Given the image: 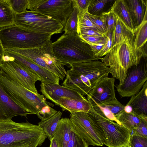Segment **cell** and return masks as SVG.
<instances>
[{"label":"cell","instance_id":"obj_1","mask_svg":"<svg viewBox=\"0 0 147 147\" xmlns=\"http://www.w3.org/2000/svg\"><path fill=\"white\" fill-rule=\"evenodd\" d=\"M134 36L124 38L113 46L101 61L109 67L112 77L118 80L119 85L122 84L128 69L137 65L142 59L146 57L144 50L137 51L134 46Z\"/></svg>","mask_w":147,"mask_h":147},{"label":"cell","instance_id":"obj_2","mask_svg":"<svg viewBox=\"0 0 147 147\" xmlns=\"http://www.w3.org/2000/svg\"><path fill=\"white\" fill-rule=\"evenodd\" d=\"M63 86L87 95L101 79L108 77L109 67L98 60L69 65Z\"/></svg>","mask_w":147,"mask_h":147},{"label":"cell","instance_id":"obj_3","mask_svg":"<svg viewBox=\"0 0 147 147\" xmlns=\"http://www.w3.org/2000/svg\"><path fill=\"white\" fill-rule=\"evenodd\" d=\"M47 137L38 125L12 120L0 121V147H37Z\"/></svg>","mask_w":147,"mask_h":147},{"label":"cell","instance_id":"obj_4","mask_svg":"<svg viewBox=\"0 0 147 147\" xmlns=\"http://www.w3.org/2000/svg\"><path fill=\"white\" fill-rule=\"evenodd\" d=\"M52 48L55 57L65 65L98 60L90 45L77 33H64L53 42Z\"/></svg>","mask_w":147,"mask_h":147},{"label":"cell","instance_id":"obj_5","mask_svg":"<svg viewBox=\"0 0 147 147\" xmlns=\"http://www.w3.org/2000/svg\"><path fill=\"white\" fill-rule=\"evenodd\" d=\"M88 113L104 145L108 147H128L130 131L107 118L98 105L91 106Z\"/></svg>","mask_w":147,"mask_h":147},{"label":"cell","instance_id":"obj_6","mask_svg":"<svg viewBox=\"0 0 147 147\" xmlns=\"http://www.w3.org/2000/svg\"><path fill=\"white\" fill-rule=\"evenodd\" d=\"M0 84L15 103L32 114L37 115L46 106H54L53 104L46 100L43 95L32 92L2 70L0 74Z\"/></svg>","mask_w":147,"mask_h":147},{"label":"cell","instance_id":"obj_7","mask_svg":"<svg viewBox=\"0 0 147 147\" xmlns=\"http://www.w3.org/2000/svg\"><path fill=\"white\" fill-rule=\"evenodd\" d=\"M52 36L28 30L14 24L0 29V38L4 50L40 47L50 40Z\"/></svg>","mask_w":147,"mask_h":147},{"label":"cell","instance_id":"obj_8","mask_svg":"<svg viewBox=\"0 0 147 147\" xmlns=\"http://www.w3.org/2000/svg\"><path fill=\"white\" fill-rule=\"evenodd\" d=\"M51 40L40 47L27 49H5L16 53L30 59L40 66L57 76L60 80L65 77L66 71L64 64L55 57Z\"/></svg>","mask_w":147,"mask_h":147},{"label":"cell","instance_id":"obj_9","mask_svg":"<svg viewBox=\"0 0 147 147\" xmlns=\"http://www.w3.org/2000/svg\"><path fill=\"white\" fill-rule=\"evenodd\" d=\"M14 24L28 30L52 35L61 33L64 28L60 23L51 18L37 11L28 10L15 13Z\"/></svg>","mask_w":147,"mask_h":147},{"label":"cell","instance_id":"obj_10","mask_svg":"<svg viewBox=\"0 0 147 147\" xmlns=\"http://www.w3.org/2000/svg\"><path fill=\"white\" fill-rule=\"evenodd\" d=\"M27 0V9L51 18L64 27L74 7L72 0Z\"/></svg>","mask_w":147,"mask_h":147},{"label":"cell","instance_id":"obj_11","mask_svg":"<svg viewBox=\"0 0 147 147\" xmlns=\"http://www.w3.org/2000/svg\"><path fill=\"white\" fill-rule=\"evenodd\" d=\"M146 57L142 58L137 65L127 70L123 83L115 85L121 98L131 97L138 93L147 80V62Z\"/></svg>","mask_w":147,"mask_h":147},{"label":"cell","instance_id":"obj_12","mask_svg":"<svg viewBox=\"0 0 147 147\" xmlns=\"http://www.w3.org/2000/svg\"><path fill=\"white\" fill-rule=\"evenodd\" d=\"M1 70L22 86L32 92L38 93L35 83L41 81L37 75L32 73L13 60L3 61L0 64Z\"/></svg>","mask_w":147,"mask_h":147},{"label":"cell","instance_id":"obj_13","mask_svg":"<svg viewBox=\"0 0 147 147\" xmlns=\"http://www.w3.org/2000/svg\"><path fill=\"white\" fill-rule=\"evenodd\" d=\"M69 119L74 129L89 145L103 146L88 113L80 112L71 113Z\"/></svg>","mask_w":147,"mask_h":147},{"label":"cell","instance_id":"obj_14","mask_svg":"<svg viewBox=\"0 0 147 147\" xmlns=\"http://www.w3.org/2000/svg\"><path fill=\"white\" fill-rule=\"evenodd\" d=\"M115 79L108 77L100 80L87 95L91 106L99 105L116 98L114 84Z\"/></svg>","mask_w":147,"mask_h":147},{"label":"cell","instance_id":"obj_15","mask_svg":"<svg viewBox=\"0 0 147 147\" xmlns=\"http://www.w3.org/2000/svg\"><path fill=\"white\" fill-rule=\"evenodd\" d=\"M5 50V55L12 57L15 62L38 76L41 82L59 84L60 78L52 73L25 57L7 50Z\"/></svg>","mask_w":147,"mask_h":147},{"label":"cell","instance_id":"obj_16","mask_svg":"<svg viewBox=\"0 0 147 147\" xmlns=\"http://www.w3.org/2000/svg\"><path fill=\"white\" fill-rule=\"evenodd\" d=\"M40 91L47 98L55 104L61 98H65L76 100L86 98L77 91L59 84L41 82Z\"/></svg>","mask_w":147,"mask_h":147},{"label":"cell","instance_id":"obj_17","mask_svg":"<svg viewBox=\"0 0 147 147\" xmlns=\"http://www.w3.org/2000/svg\"><path fill=\"white\" fill-rule=\"evenodd\" d=\"M32 114L21 107L9 97L0 84V121L11 120L17 116L26 117Z\"/></svg>","mask_w":147,"mask_h":147},{"label":"cell","instance_id":"obj_18","mask_svg":"<svg viewBox=\"0 0 147 147\" xmlns=\"http://www.w3.org/2000/svg\"><path fill=\"white\" fill-rule=\"evenodd\" d=\"M110 10L119 18L134 35L136 28L133 22L125 0L115 1Z\"/></svg>","mask_w":147,"mask_h":147},{"label":"cell","instance_id":"obj_19","mask_svg":"<svg viewBox=\"0 0 147 147\" xmlns=\"http://www.w3.org/2000/svg\"><path fill=\"white\" fill-rule=\"evenodd\" d=\"M126 105L130 106L132 112L143 117H147V82L137 94L131 97Z\"/></svg>","mask_w":147,"mask_h":147},{"label":"cell","instance_id":"obj_20","mask_svg":"<svg viewBox=\"0 0 147 147\" xmlns=\"http://www.w3.org/2000/svg\"><path fill=\"white\" fill-rule=\"evenodd\" d=\"M55 104L60 107L63 111H67L71 114L80 112L88 113L91 108L90 103L86 98L82 100L61 98Z\"/></svg>","mask_w":147,"mask_h":147},{"label":"cell","instance_id":"obj_21","mask_svg":"<svg viewBox=\"0 0 147 147\" xmlns=\"http://www.w3.org/2000/svg\"><path fill=\"white\" fill-rule=\"evenodd\" d=\"M73 128V125L69 118H64L60 120L53 136L59 147H66Z\"/></svg>","mask_w":147,"mask_h":147},{"label":"cell","instance_id":"obj_22","mask_svg":"<svg viewBox=\"0 0 147 147\" xmlns=\"http://www.w3.org/2000/svg\"><path fill=\"white\" fill-rule=\"evenodd\" d=\"M134 24L136 28L142 23L147 13V1L143 0H126Z\"/></svg>","mask_w":147,"mask_h":147},{"label":"cell","instance_id":"obj_23","mask_svg":"<svg viewBox=\"0 0 147 147\" xmlns=\"http://www.w3.org/2000/svg\"><path fill=\"white\" fill-rule=\"evenodd\" d=\"M15 13L9 0H0V29L14 24Z\"/></svg>","mask_w":147,"mask_h":147},{"label":"cell","instance_id":"obj_24","mask_svg":"<svg viewBox=\"0 0 147 147\" xmlns=\"http://www.w3.org/2000/svg\"><path fill=\"white\" fill-rule=\"evenodd\" d=\"M62 115V113L60 111H57L49 118L38 123V125L42 128L49 140L53 137Z\"/></svg>","mask_w":147,"mask_h":147},{"label":"cell","instance_id":"obj_25","mask_svg":"<svg viewBox=\"0 0 147 147\" xmlns=\"http://www.w3.org/2000/svg\"><path fill=\"white\" fill-rule=\"evenodd\" d=\"M147 13L143 21L137 27L134 33V46L135 50H143V47L146 43L147 40Z\"/></svg>","mask_w":147,"mask_h":147},{"label":"cell","instance_id":"obj_26","mask_svg":"<svg viewBox=\"0 0 147 147\" xmlns=\"http://www.w3.org/2000/svg\"><path fill=\"white\" fill-rule=\"evenodd\" d=\"M116 117L121 124L131 133L133 130L138 126L142 117H147L139 115L133 112L127 113L124 111Z\"/></svg>","mask_w":147,"mask_h":147},{"label":"cell","instance_id":"obj_27","mask_svg":"<svg viewBox=\"0 0 147 147\" xmlns=\"http://www.w3.org/2000/svg\"><path fill=\"white\" fill-rule=\"evenodd\" d=\"M132 36H134L132 33L117 17L116 24L113 31L112 47L124 38Z\"/></svg>","mask_w":147,"mask_h":147},{"label":"cell","instance_id":"obj_28","mask_svg":"<svg viewBox=\"0 0 147 147\" xmlns=\"http://www.w3.org/2000/svg\"><path fill=\"white\" fill-rule=\"evenodd\" d=\"M74 5L73 9L68 17L63 28L65 34H69L77 33L78 28V9Z\"/></svg>","mask_w":147,"mask_h":147},{"label":"cell","instance_id":"obj_29","mask_svg":"<svg viewBox=\"0 0 147 147\" xmlns=\"http://www.w3.org/2000/svg\"><path fill=\"white\" fill-rule=\"evenodd\" d=\"M90 28H97L88 15V9L83 11H79L78 15L77 33L82 30Z\"/></svg>","mask_w":147,"mask_h":147},{"label":"cell","instance_id":"obj_30","mask_svg":"<svg viewBox=\"0 0 147 147\" xmlns=\"http://www.w3.org/2000/svg\"><path fill=\"white\" fill-rule=\"evenodd\" d=\"M111 1L108 0H91L88 8V13L96 16L101 14L106 5Z\"/></svg>","mask_w":147,"mask_h":147},{"label":"cell","instance_id":"obj_31","mask_svg":"<svg viewBox=\"0 0 147 147\" xmlns=\"http://www.w3.org/2000/svg\"><path fill=\"white\" fill-rule=\"evenodd\" d=\"M86 141L76 131L73 127L70 138L66 147H88Z\"/></svg>","mask_w":147,"mask_h":147},{"label":"cell","instance_id":"obj_32","mask_svg":"<svg viewBox=\"0 0 147 147\" xmlns=\"http://www.w3.org/2000/svg\"><path fill=\"white\" fill-rule=\"evenodd\" d=\"M98 105L108 109L115 117L124 111L125 106L121 104L116 98Z\"/></svg>","mask_w":147,"mask_h":147},{"label":"cell","instance_id":"obj_33","mask_svg":"<svg viewBox=\"0 0 147 147\" xmlns=\"http://www.w3.org/2000/svg\"><path fill=\"white\" fill-rule=\"evenodd\" d=\"M113 30L108 32L106 34V39L105 43L101 50L95 56L98 59L105 56L111 49L112 46V36Z\"/></svg>","mask_w":147,"mask_h":147},{"label":"cell","instance_id":"obj_34","mask_svg":"<svg viewBox=\"0 0 147 147\" xmlns=\"http://www.w3.org/2000/svg\"><path fill=\"white\" fill-rule=\"evenodd\" d=\"M88 15L93 23L100 32L106 35L107 27L105 19L102 14L98 15H94L88 12Z\"/></svg>","mask_w":147,"mask_h":147},{"label":"cell","instance_id":"obj_35","mask_svg":"<svg viewBox=\"0 0 147 147\" xmlns=\"http://www.w3.org/2000/svg\"><path fill=\"white\" fill-rule=\"evenodd\" d=\"M128 147H147V138L135 134H131Z\"/></svg>","mask_w":147,"mask_h":147},{"label":"cell","instance_id":"obj_36","mask_svg":"<svg viewBox=\"0 0 147 147\" xmlns=\"http://www.w3.org/2000/svg\"><path fill=\"white\" fill-rule=\"evenodd\" d=\"M104 17L106 24L107 32L113 30L117 21V17L110 10L101 14Z\"/></svg>","mask_w":147,"mask_h":147},{"label":"cell","instance_id":"obj_37","mask_svg":"<svg viewBox=\"0 0 147 147\" xmlns=\"http://www.w3.org/2000/svg\"><path fill=\"white\" fill-rule=\"evenodd\" d=\"M11 7L16 13H20L27 11V0H9Z\"/></svg>","mask_w":147,"mask_h":147},{"label":"cell","instance_id":"obj_38","mask_svg":"<svg viewBox=\"0 0 147 147\" xmlns=\"http://www.w3.org/2000/svg\"><path fill=\"white\" fill-rule=\"evenodd\" d=\"M132 134L147 138V117H142L138 126L132 131Z\"/></svg>","mask_w":147,"mask_h":147},{"label":"cell","instance_id":"obj_39","mask_svg":"<svg viewBox=\"0 0 147 147\" xmlns=\"http://www.w3.org/2000/svg\"><path fill=\"white\" fill-rule=\"evenodd\" d=\"M57 111L49 105L44 107L39 112L37 116L38 117L43 120L48 118L55 114Z\"/></svg>","mask_w":147,"mask_h":147},{"label":"cell","instance_id":"obj_40","mask_svg":"<svg viewBox=\"0 0 147 147\" xmlns=\"http://www.w3.org/2000/svg\"><path fill=\"white\" fill-rule=\"evenodd\" d=\"M79 36L83 41L89 45L104 41L106 40V36H87L81 35Z\"/></svg>","mask_w":147,"mask_h":147},{"label":"cell","instance_id":"obj_41","mask_svg":"<svg viewBox=\"0 0 147 147\" xmlns=\"http://www.w3.org/2000/svg\"><path fill=\"white\" fill-rule=\"evenodd\" d=\"M78 34V35L87 36H106V35L100 32L97 28H90L82 30Z\"/></svg>","mask_w":147,"mask_h":147},{"label":"cell","instance_id":"obj_42","mask_svg":"<svg viewBox=\"0 0 147 147\" xmlns=\"http://www.w3.org/2000/svg\"><path fill=\"white\" fill-rule=\"evenodd\" d=\"M74 5L76 6L80 11L88 9L91 0H72Z\"/></svg>","mask_w":147,"mask_h":147},{"label":"cell","instance_id":"obj_43","mask_svg":"<svg viewBox=\"0 0 147 147\" xmlns=\"http://www.w3.org/2000/svg\"><path fill=\"white\" fill-rule=\"evenodd\" d=\"M105 115L110 120L114 121L118 124L122 125L117 120L116 117L108 109L105 107H102L98 105Z\"/></svg>","mask_w":147,"mask_h":147},{"label":"cell","instance_id":"obj_44","mask_svg":"<svg viewBox=\"0 0 147 147\" xmlns=\"http://www.w3.org/2000/svg\"><path fill=\"white\" fill-rule=\"evenodd\" d=\"M105 40L99 43L90 45L94 55L97 53L102 49L105 43Z\"/></svg>","mask_w":147,"mask_h":147},{"label":"cell","instance_id":"obj_45","mask_svg":"<svg viewBox=\"0 0 147 147\" xmlns=\"http://www.w3.org/2000/svg\"><path fill=\"white\" fill-rule=\"evenodd\" d=\"M5 55V50L3 46L0 38V64L3 61Z\"/></svg>","mask_w":147,"mask_h":147},{"label":"cell","instance_id":"obj_46","mask_svg":"<svg viewBox=\"0 0 147 147\" xmlns=\"http://www.w3.org/2000/svg\"><path fill=\"white\" fill-rule=\"evenodd\" d=\"M50 144L49 147H59L58 143L54 137L50 140Z\"/></svg>","mask_w":147,"mask_h":147},{"label":"cell","instance_id":"obj_47","mask_svg":"<svg viewBox=\"0 0 147 147\" xmlns=\"http://www.w3.org/2000/svg\"><path fill=\"white\" fill-rule=\"evenodd\" d=\"M1 70L0 68V74H1Z\"/></svg>","mask_w":147,"mask_h":147}]
</instances>
